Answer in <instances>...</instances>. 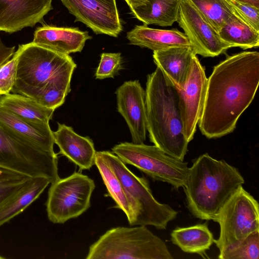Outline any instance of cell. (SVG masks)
Segmentation results:
<instances>
[{"label":"cell","mask_w":259,"mask_h":259,"mask_svg":"<svg viewBox=\"0 0 259 259\" xmlns=\"http://www.w3.org/2000/svg\"><path fill=\"white\" fill-rule=\"evenodd\" d=\"M259 84V53L242 52L215 66L207 79L198 125L208 139L233 132L250 105Z\"/></svg>","instance_id":"6da1fadb"},{"label":"cell","mask_w":259,"mask_h":259,"mask_svg":"<svg viewBox=\"0 0 259 259\" xmlns=\"http://www.w3.org/2000/svg\"><path fill=\"white\" fill-rule=\"evenodd\" d=\"M17 51L16 81L11 92L54 110L63 104L76 67L72 58L32 42L19 45Z\"/></svg>","instance_id":"7a4b0ae2"},{"label":"cell","mask_w":259,"mask_h":259,"mask_svg":"<svg viewBox=\"0 0 259 259\" xmlns=\"http://www.w3.org/2000/svg\"><path fill=\"white\" fill-rule=\"evenodd\" d=\"M145 93L150 141L167 155L183 161L189 142L183 133L177 87L157 67L147 76Z\"/></svg>","instance_id":"3957f363"},{"label":"cell","mask_w":259,"mask_h":259,"mask_svg":"<svg viewBox=\"0 0 259 259\" xmlns=\"http://www.w3.org/2000/svg\"><path fill=\"white\" fill-rule=\"evenodd\" d=\"M238 169L208 153L193 162L183 188L187 207L195 217L212 220L228 199L244 183Z\"/></svg>","instance_id":"277c9868"},{"label":"cell","mask_w":259,"mask_h":259,"mask_svg":"<svg viewBox=\"0 0 259 259\" xmlns=\"http://www.w3.org/2000/svg\"><path fill=\"white\" fill-rule=\"evenodd\" d=\"M86 259H172L166 244L146 226L117 227L92 244Z\"/></svg>","instance_id":"5b68a950"},{"label":"cell","mask_w":259,"mask_h":259,"mask_svg":"<svg viewBox=\"0 0 259 259\" xmlns=\"http://www.w3.org/2000/svg\"><path fill=\"white\" fill-rule=\"evenodd\" d=\"M0 167L29 178H59L56 153L45 151L0 124Z\"/></svg>","instance_id":"8992f818"},{"label":"cell","mask_w":259,"mask_h":259,"mask_svg":"<svg viewBox=\"0 0 259 259\" xmlns=\"http://www.w3.org/2000/svg\"><path fill=\"white\" fill-rule=\"evenodd\" d=\"M112 151L125 164L137 167L154 180L167 183L176 189L185 184L188 163L167 155L155 145L123 142L115 145Z\"/></svg>","instance_id":"52a82bcc"},{"label":"cell","mask_w":259,"mask_h":259,"mask_svg":"<svg viewBox=\"0 0 259 259\" xmlns=\"http://www.w3.org/2000/svg\"><path fill=\"white\" fill-rule=\"evenodd\" d=\"M220 228L214 243L221 253L234 246L252 232L259 230L257 200L240 186L228 199L212 220Z\"/></svg>","instance_id":"ba28073f"},{"label":"cell","mask_w":259,"mask_h":259,"mask_svg":"<svg viewBox=\"0 0 259 259\" xmlns=\"http://www.w3.org/2000/svg\"><path fill=\"white\" fill-rule=\"evenodd\" d=\"M121 183L126 192L136 202L139 214L135 225L152 226L165 229L178 212L167 204L161 203L154 197L147 180L134 174L113 152L99 151Z\"/></svg>","instance_id":"9c48e42d"},{"label":"cell","mask_w":259,"mask_h":259,"mask_svg":"<svg viewBox=\"0 0 259 259\" xmlns=\"http://www.w3.org/2000/svg\"><path fill=\"white\" fill-rule=\"evenodd\" d=\"M95 188L94 180L79 172L52 183L46 202L49 220L64 224L82 214L91 206Z\"/></svg>","instance_id":"30bf717a"},{"label":"cell","mask_w":259,"mask_h":259,"mask_svg":"<svg viewBox=\"0 0 259 259\" xmlns=\"http://www.w3.org/2000/svg\"><path fill=\"white\" fill-rule=\"evenodd\" d=\"M177 22L196 55L215 57L231 48L220 38L218 33L189 0H180Z\"/></svg>","instance_id":"8fae6325"},{"label":"cell","mask_w":259,"mask_h":259,"mask_svg":"<svg viewBox=\"0 0 259 259\" xmlns=\"http://www.w3.org/2000/svg\"><path fill=\"white\" fill-rule=\"evenodd\" d=\"M75 22H81L96 34L117 37L122 26L116 0H61Z\"/></svg>","instance_id":"7c38bea8"},{"label":"cell","mask_w":259,"mask_h":259,"mask_svg":"<svg viewBox=\"0 0 259 259\" xmlns=\"http://www.w3.org/2000/svg\"><path fill=\"white\" fill-rule=\"evenodd\" d=\"M207 79L204 68L195 55L185 84L180 89L177 87L183 133L188 142L193 139L201 114Z\"/></svg>","instance_id":"4fadbf2b"},{"label":"cell","mask_w":259,"mask_h":259,"mask_svg":"<svg viewBox=\"0 0 259 259\" xmlns=\"http://www.w3.org/2000/svg\"><path fill=\"white\" fill-rule=\"evenodd\" d=\"M117 110L129 128L132 143L141 144L147 133L145 91L138 80L125 81L116 92Z\"/></svg>","instance_id":"5bb4252c"},{"label":"cell","mask_w":259,"mask_h":259,"mask_svg":"<svg viewBox=\"0 0 259 259\" xmlns=\"http://www.w3.org/2000/svg\"><path fill=\"white\" fill-rule=\"evenodd\" d=\"M52 0H0V31L10 33L41 23Z\"/></svg>","instance_id":"9a60e30c"},{"label":"cell","mask_w":259,"mask_h":259,"mask_svg":"<svg viewBox=\"0 0 259 259\" xmlns=\"http://www.w3.org/2000/svg\"><path fill=\"white\" fill-rule=\"evenodd\" d=\"M91 38L88 31L78 28L45 25L36 29L32 42L55 52L69 55L80 52L85 41Z\"/></svg>","instance_id":"2e32d148"},{"label":"cell","mask_w":259,"mask_h":259,"mask_svg":"<svg viewBox=\"0 0 259 259\" xmlns=\"http://www.w3.org/2000/svg\"><path fill=\"white\" fill-rule=\"evenodd\" d=\"M54 143L59 154L78 166L80 170L90 169L94 164L96 151L92 139L76 134L73 128L58 123V129L53 132Z\"/></svg>","instance_id":"e0dca14e"},{"label":"cell","mask_w":259,"mask_h":259,"mask_svg":"<svg viewBox=\"0 0 259 259\" xmlns=\"http://www.w3.org/2000/svg\"><path fill=\"white\" fill-rule=\"evenodd\" d=\"M0 124L33 145L55 153L53 131L49 123H31L0 106Z\"/></svg>","instance_id":"ac0fdd59"},{"label":"cell","mask_w":259,"mask_h":259,"mask_svg":"<svg viewBox=\"0 0 259 259\" xmlns=\"http://www.w3.org/2000/svg\"><path fill=\"white\" fill-rule=\"evenodd\" d=\"M195 55L192 47L178 46L153 51V58L157 67L180 89L187 79Z\"/></svg>","instance_id":"d6986e66"},{"label":"cell","mask_w":259,"mask_h":259,"mask_svg":"<svg viewBox=\"0 0 259 259\" xmlns=\"http://www.w3.org/2000/svg\"><path fill=\"white\" fill-rule=\"evenodd\" d=\"M126 38L131 45L153 51L174 47H192L186 34L176 28L166 30L136 25L127 32Z\"/></svg>","instance_id":"ffe728a7"},{"label":"cell","mask_w":259,"mask_h":259,"mask_svg":"<svg viewBox=\"0 0 259 259\" xmlns=\"http://www.w3.org/2000/svg\"><path fill=\"white\" fill-rule=\"evenodd\" d=\"M95 164L106 187L108 196L115 201L116 207L124 212L129 224L135 226L139 214V208L136 202L126 192L120 180L99 151L96 152Z\"/></svg>","instance_id":"44dd1931"},{"label":"cell","mask_w":259,"mask_h":259,"mask_svg":"<svg viewBox=\"0 0 259 259\" xmlns=\"http://www.w3.org/2000/svg\"><path fill=\"white\" fill-rule=\"evenodd\" d=\"M51 181L44 177L31 178L0 206V227L24 210L37 199Z\"/></svg>","instance_id":"7402d4cb"},{"label":"cell","mask_w":259,"mask_h":259,"mask_svg":"<svg viewBox=\"0 0 259 259\" xmlns=\"http://www.w3.org/2000/svg\"><path fill=\"white\" fill-rule=\"evenodd\" d=\"M170 236L172 243L183 251L197 253L203 257H205L206 251L214 243L213 234L206 223L177 227L172 230Z\"/></svg>","instance_id":"603a6c76"},{"label":"cell","mask_w":259,"mask_h":259,"mask_svg":"<svg viewBox=\"0 0 259 259\" xmlns=\"http://www.w3.org/2000/svg\"><path fill=\"white\" fill-rule=\"evenodd\" d=\"M0 106L32 123H49L54 109L44 107L33 99L17 94L0 95Z\"/></svg>","instance_id":"cb8c5ba5"},{"label":"cell","mask_w":259,"mask_h":259,"mask_svg":"<svg viewBox=\"0 0 259 259\" xmlns=\"http://www.w3.org/2000/svg\"><path fill=\"white\" fill-rule=\"evenodd\" d=\"M180 0H147L142 5L131 10L144 25L171 26L178 19Z\"/></svg>","instance_id":"d4e9b609"},{"label":"cell","mask_w":259,"mask_h":259,"mask_svg":"<svg viewBox=\"0 0 259 259\" xmlns=\"http://www.w3.org/2000/svg\"><path fill=\"white\" fill-rule=\"evenodd\" d=\"M220 38L232 47L244 50L258 48L259 31H256L236 14L218 32Z\"/></svg>","instance_id":"484cf974"},{"label":"cell","mask_w":259,"mask_h":259,"mask_svg":"<svg viewBox=\"0 0 259 259\" xmlns=\"http://www.w3.org/2000/svg\"><path fill=\"white\" fill-rule=\"evenodd\" d=\"M218 33L236 15L226 0H189Z\"/></svg>","instance_id":"4316f807"},{"label":"cell","mask_w":259,"mask_h":259,"mask_svg":"<svg viewBox=\"0 0 259 259\" xmlns=\"http://www.w3.org/2000/svg\"><path fill=\"white\" fill-rule=\"evenodd\" d=\"M220 259H258L259 230H256L237 244L219 253Z\"/></svg>","instance_id":"83f0119b"},{"label":"cell","mask_w":259,"mask_h":259,"mask_svg":"<svg viewBox=\"0 0 259 259\" xmlns=\"http://www.w3.org/2000/svg\"><path fill=\"white\" fill-rule=\"evenodd\" d=\"M122 68V58L121 54L103 53L97 69L96 79H103L113 78Z\"/></svg>","instance_id":"f1b7e54d"},{"label":"cell","mask_w":259,"mask_h":259,"mask_svg":"<svg viewBox=\"0 0 259 259\" xmlns=\"http://www.w3.org/2000/svg\"><path fill=\"white\" fill-rule=\"evenodd\" d=\"M18 58L17 51L11 59L0 66V95L12 91L16 81Z\"/></svg>","instance_id":"f546056e"},{"label":"cell","mask_w":259,"mask_h":259,"mask_svg":"<svg viewBox=\"0 0 259 259\" xmlns=\"http://www.w3.org/2000/svg\"><path fill=\"white\" fill-rule=\"evenodd\" d=\"M226 1L238 17L259 31V8L234 0Z\"/></svg>","instance_id":"4dcf8cb0"},{"label":"cell","mask_w":259,"mask_h":259,"mask_svg":"<svg viewBox=\"0 0 259 259\" xmlns=\"http://www.w3.org/2000/svg\"><path fill=\"white\" fill-rule=\"evenodd\" d=\"M31 178L22 180L0 184V206L23 187Z\"/></svg>","instance_id":"1f68e13d"},{"label":"cell","mask_w":259,"mask_h":259,"mask_svg":"<svg viewBox=\"0 0 259 259\" xmlns=\"http://www.w3.org/2000/svg\"><path fill=\"white\" fill-rule=\"evenodd\" d=\"M27 178L29 177L0 167V184L20 181Z\"/></svg>","instance_id":"d6a6232c"},{"label":"cell","mask_w":259,"mask_h":259,"mask_svg":"<svg viewBox=\"0 0 259 259\" xmlns=\"http://www.w3.org/2000/svg\"><path fill=\"white\" fill-rule=\"evenodd\" d=\"M15 47L6 46L0 39V66L10 59L15 53Z\"/></svg>","instance_id":"836d02e7"},{"label":"cell","mask_w":259,"mask_h":259,"mask_svg":"<svg viewBox=\"0 0 259 259\" xmlns=\"http://www.w3.org/2000/svg\"><path fill=\"white\" fill-rule=\"evenodd\" d=\"M131 10L143 5L147 0H124Z\"/></svg>","instance_id":"e575fe53"},{"label":"cell","mask_w":259,"mask_h":259,"mask_svg":"<svg viewBox=\"0 0 259 259\" xmlns=\"http://www.w3.org/2000/svg\"><path fill=\"white\" fill-rule=\"evenodd\" d=\"M236 2L247 4L259 8V0H234Z\"/></svg>","instance_id":"d590c367"},{"label":"cell","mask_w":259,"mask_h":259,"mask_svg":"<svg viewBox=\"0 0 259 259\" xmlns=\"http://www.w3.org/2000/svg\"><path fill=\"white\" fill-rule=\"evenodd\" d=\"M4 258H5V257H4V256H1V255H0V259H4Z\"/></svg>","instance_id":"8d00e7d4"}]
</instances>
